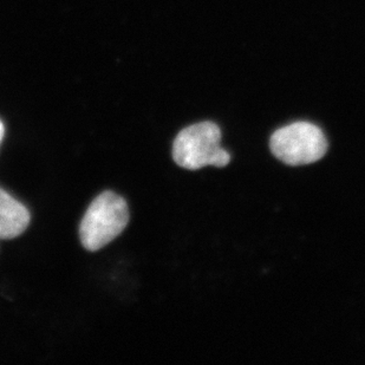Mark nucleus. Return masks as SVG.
Segmentation results:
<instances>
[{
  "label": "nucleus",
  "instance_id": "obj_4",
  "mask_svg": "<svg viewBox=\"0 0 365 365\" xmlns=\"http://www.w3.org/2000/svg\"><path fill=\"white\" fill-rule=\"evenodd\" d=\"M30 220L28 208L0 188V239L17 238L26 231Z\"/></svg>",
  "mask_w": 365,
  "mask_h": 365
},
{
  "label": "nucleus",
  "instance_id": "obj_2",
  "mask_svg": "<svg viewBox=\"0 0 365 365\" xmlns=\"http://www.w3.org/2000/svg\"><path fill=\"white\" fill-rule=\"evenodd\" d=\"M220 128L213 122H201L180 131L173 145V159L176 165L190 170L206 165L225 167L231 155L221 148Z\"/></svg>",
  "mask_w": 365,
  "mask_h": 365
},
{
  "label": "nucleus",
  "instance_id": "obj_5",
  "mask_svg": "<svg viewBox=\"0 0 365 365\" xmlns=\"http://www.w3.org/2000/svg\"><path fill=\"white\" fill-rule=\"evenodd\" d=\"M4 134H5V127L3 122L0 121V143L3 141Z\"/></svg>",
  "mask_w": 365,
  "mask_h": 365
},
{
  "label": "nucleus",
  "instance_id": "obj_1",
  "mask_svg": "<svg viewBox=\"0 0 365 365\" xmlns=\"http://www.w3.org/2000/svg\"><path fill=\"white\" fill-rule=\"evenodd\" d=\"M129 222L127 201L107 190L91 202L80 226V239L86 251L96 252L118 238Z\"/></svg>",
  "mask_w": 365,
  "mask_h": 365
},
{
  "label": "nucleus",
  "instance_id": "obj_3",
  "mask_svg": "<svg viewBox=\"0 0 365 365\" xmlns=\"http://www.w3.org/2000/svg\"><path fill=\"white\" fill-rule=\"evenodd\" d=\"M269 147L273 155L289 165L317 163L327 154L324 133L310 122H296L280 128L272 135Z\"/></svg>",
  "mask_w": 365,
  "mask_h": 365
}]
</instances>
